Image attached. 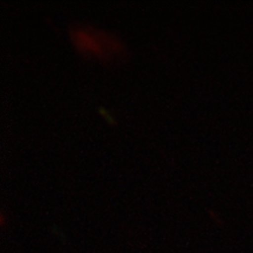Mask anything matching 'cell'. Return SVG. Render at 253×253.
I'll return each mask as SVG.
<instances>
[{
	"label": "cell",
	"instance_id": "6da1fadb",
	"mask_svg": "<svg viewBox=\"0 0 253 253\" xmlns=\"http://www.w3.org/2000/svg\"><path fill=\"white\" fill-rule=\"evenodd\" d=\"M71 38L80 52L96 55L99 58H104L114 53H121L123 48L121 40L95 28H72Z\"/></svg>",
	"mask_w": 253,
	"mask_h": 253
}]
</instances>
